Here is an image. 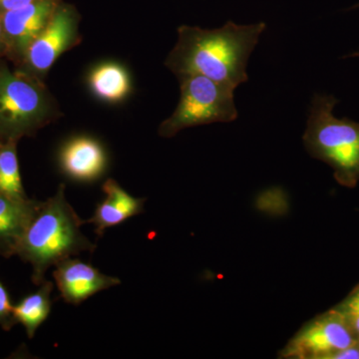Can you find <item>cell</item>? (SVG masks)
Instances as JSON below:
<instances>
[{"instance_id": "6da1fadb", "label": "cell", "mask_w": 359, "mask_h": 359, "mask_svg": "<svg viewBox=\"0 0 359 359\" xmlns=\"http://www.w3.org/2000/svg\"><path fill=\"white\" fill-rule=\"evenodd\" d=\"M266 28L264 22L238 25L233 21L217 29L181 25L165 65L176 76L203 75L236 89L249 80L248 61Z\"/></svg>"}, {"instance_id": "7a4b0ae2", "label": "cell", "mask_w": 359, "mask_h": 359, "mask_svg": "<svg viewBox=\"0 0 359 359\" xmlns=\"http://www.w3.org/2000/svg\"><path fill=\"white\" fill-rule=\"evenodd\" d=\"M83 219L73 209L65 197V185L41 202L39 211L26 231L18 256L32 266V282L40 285L45 280L47 269L83 252L96 250L81 231Z\"/></svg>"}, {"instance_id": "3957f363", "label": "cell", "mask_w": 359, "mask_h": 359, "mask_svg": "<svg viewBox=\"0 0 359 359\" xmlns=\"http://www.w3.org/2000/svg\"><path fill=\"white\" fill-rule=\"evenodd\" d=\"M337 103L332 95L313 96L302 141L311 157L332 168L339 185L353 189L359 182V123L335 117Z\"/></svg>"}, {"instance_id": "277c9868", "label": "cell", "mask_w": 359, "mask_h": 359, "mask_svg": "<svg viewBox=\"0 0 359 359\" xmlns=\"http://www.w3.org/2000/svg\"><path fill=\"white\" fill-rule=\"evenodd\" d=\"M60 115L43 80L0 60V143L34 136Z\"/></svg>"}, {"instance_id": "5b68a950", "label": "cell", "mask_w": 359, "mask_h": 359, "mask_svg": "<svg viewBox=\"0 0 359 359\" xmlns=\"http://www.w3.org/2000/svg\"><path fill=\"white\" fill-rule=\"evenodd\" d=\"M181 96L173 114L160 125L163 138H172L190 127L229 123L238 118L235 89L199 74L178 75Z\"/></svg>"}, {"instance_id": "8992f818", "label": "cell", "mask_w": 359, "mask_h": 359, "mask_svg": "<svg viewBox=\"0 0 359 359\" xmlns=\"http://www.w3.org/2000/svg\"><path fill=\"white\" fill-rule=\"evenodd\" d=\"M358 344V335L346 318L332 308L302 325L278 356L289 359H332L340 351Z\"/></svg>"}, {"instance_id": "52a82bcc", "label": "cell", "mask_w": 359, "mask_h": 359, "mask_svg": "<svg viewBox=\"0 0 359 359\" xmlns=\"http://www.w3.org/2000/svg\"><path fill=\"white\" fill-rule=\"evenodd\" d=\"M80 20L76 7L61 2L48 25L30 44L23 60L15 68L44 80L57 59L81 42Z\"/></svg>"}, {"instance_id": "ba28073f", "label": "cell", "mask_w": 359, "mask_h": 359, "mask_svg": "<svg viewBox=\"0 0 359 359\" xmlns=\"http://www.w3.org/2000/svg\"><path fill=\"white\" fill-rule=\"evenodd\" d=\"M63 0H33L2 14L6 58L18 66L30 44L46 27Z\"/></svg>"}, {"instance_id": "9c48e42d", "label": "cell", "mask_w": 359, "mask_h": 359, "mask_svg": "<svg viewBox=\"0 0 359 359\" xmlns=\"http://www.w3.org/2000/svg\"><path fill=\"white\" fill-rule=\"evenodd\" d=\"M53 278L60 297L71 304H79L90 297L120 285L115 276L104 275L91 264L78 259H68L56 264Z\"/></svg>"}, {"instance_id": "30bf717a", "label": "cell", "mask_w": 359, "mask_h": 359, "mask_svg": "<svg viewBox=\"0 0 359 359\" xmlns=\"http://www.w3.org/2000/svg\"><path fill=\"white\" fill-rule=\"evenodd\" d=\"M58 161L63 174L84 183L102 177L108 163L102 144L88 136H77L65 142L59 152Z\"/></svg>"}, {"instance_id": "8fae6325", "label": "cell", "mask_w": 359, "mask_h": 359, "mask_svg": "<svg viewBox=\"0 0 359 359\" xmlns=\"http://www.w3.org/2000/svg\"><path fill=\"white\" fill-rule=\"evenodd\" d=\"M40 201L13 199L0 194V256H18L26 231L39 211Z\"/></svg>"}, {"instance_id": "7c38bea8", "label": "cell", "mask_w": 359, "mask_h": 359, "mask_svg": "<svg viewBox=\"0 0 359 359\" xmlns=\"http://www.w3.org/2000/svg\"><path fill=\"white\" fill-rule=\"evenodd\" d=\"M102 191L106 194V199L97 205L93 217L84 221V224L95 226L99 237H102L107 229L141 214L146 202V199L130 195L113 179H108L103 184Z\"/></svg>"}, {"instance_id": "4fadbf2b", "label": "cell", "mask_w": 359, "mask_h": 359, "mask_svg": "<svg viewBox=\"0 0 359 359\" xmlns=\"http://www.w3.org/2000/svg\"><path fill=\"white\" fill-rule=\"evenodd\" d=\"M91 93L102 102H122L132 91L128 70L117 62H102L92 68L87 77Z\"/></svg>"}, {"instance_id": "5bb4252c", "label": "cell", "mask_w": 359, "mask_h": 359, "mask_svg": "<svg viewBox=\"0 0 359 359\" xmlns=\"http://www.w3.org/2000/svg\"><path fill=\"white\" fill-rule=\"evenodd\" d=\"M53 287V283L45 280L36 292L23 297L13 306L14 320L25 327L26 334L30 339L34 337L36 330L50 313Z\"/></svg>"}, {"instance_id": "9a60e30c", "label": "cell", "mask_w": 359, "mask_h": 359, "mask_svg": "<svg viewBox=\"0 0 359 359\" xmlns=\"http://www.w3.org/2000/svg\"><path fill=\"white\" fill-rule=\"evenodd\" d=\"M18 141L0 143V194L13 199H27L20 172Z\"/></svg>"}, {"instance_id": "2e32d148", "label": "cell", "mask_w": 359, "mask_h": 359, "mask_svg": "<svg viewBox=\"0 0 359 359\" xmlns=\"http://www.w3.org/2000/svg\"><path fill=\"white\" fill-rule=\"evenodd\" d=\"M334 309L346 318V323L359 339V283Z\"/></svg>"}, {"instance_id": "e0dca14e", "label": "cell", "mask_w": 359, "mask_h": 359, "mask_svg": "<svg viewBox=\"0 0 359 359\" xmlns=\"http://www.w3.org/2000/svg\"><path fill=\"white\" fill-rule=\"evenodd\" d=\"M16 325L13 318V306L11 302L8 292L0 280V327L2 330H11Z\"/></svg>"}, {"instance_id": "ac0fdd59", "label": "cell", "mask_w": 359, "mask_h": 359, "mask_svg": "<svg viewBox=\"0 0 359 359\" xmlns=\"http://www.w3.org/2000/svg\"><path fill=\"white\" fill-rule=\"evenodd\" d=\"M32 1L33 0H0V15L7 13V11L25 6Z\"/></svg>"}, {"instance_id": "d6986e66", "label": "cell", "mask_w": 359, "mask_h": 359, "mask_svg": "<svg viewBox=\"0 0 359 359\" xmlns=\"http://www.w3.org/2000/svg\"><path fill=\"white\" fill-rule=\"evenodd\" d=\"M6 58V43H4V27H2V18L0 15V60Z\"/></svg>"}, {"instance_id": "ffe728a7", "label": "cell", "mask_w": 359, "mask_h": 359, "mask_svg": "<svg viewBox=\"0 0 359 359\" xmlns=\"http://www.w3.org/2000/svg\"><path fill=\"white\" fill-rule=\"evenodd\" d=\"M358 7H359V4H355V6H353V9L358 8Z\"/></svg>"}, {"instance_id": "44dd1931", "label": "cell", "mask_w": 359, "mask_h": 359, "mask_svg": "<svg viewBox=\"0 0 359 359\" xmlns=\"http://www.w3.org/2000/svg\"><path fill=\"white\" fill-rule=\"evenodd\" d=\"M354 55H359V54H354Z\"/></svg>"}, {"instance_id": "7402d4cb", "label": "cell", "mask_w": 359, "mask_h": 359, "mask_svg": "<svg viewBox=\"0 0 359 359\" xmlns=\"http://www.w3.org/2000/svg\"><path fill=\"white\" fill-rule=\"evenodd\" d=\"M358 347H359V339H358Z\"/></svg>"}]
</instances>
